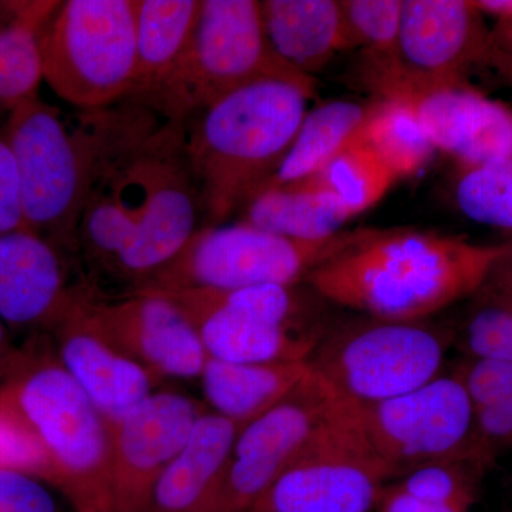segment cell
Listing matches in <instances>:
<instances>
[{
  "instance_id": "obj_1",
  "label": "cell",
  "mask_w": 512,
  "mask_h": 512,
  "mask_svg": "<svg viewBox=\"0 0 512 512\" xmlns=\"http://www.w3.org/2000/svg\"><path fill=\"white\" fill-rule=\"evenodd\" d=\"M204 225L185 154V127L164 120L111 165L90 195L74 259L96 291H141Z\"/></svg>"
},
{
  "instance_id": "obj_2",
  "label": "cell",
  "mask_w": 512,
  "mask_h": 512,
  "mask_svg": "<svg viewBox=\"0 0 512 512\" xmlns=\"http://www.w3.org/2000/svg\"><path fill=\"white\" fill-rule=\"evenodd\" d=\"M163 121L133 100L70 114L39 94L20 103L2 134L18 168L26 229L74 258L77 227L94 187Z\"/></svg>"
},
{
  "instance_id": "obj_3",
  "label": "cell",
  "mask_w": 512,
  "mask_h": 512,
  "mask_svg": "<svg viewBox=\"0 0 512 512\" xmlns=\"http://www.w3.org/2000/svg\"><path fill=\"white\" fill-rule=\"evenodd\" d=\"M508 242L483 245L413 228H376L312 272L330 305L387 320H426L483 288Z\"/></svg>"
},
{
  "instance_id": "obj_4",
  "label": "cell",
  "mask_w": 512,
  "mask_h": 512,
  "mask_svg": "<svg viewBox=\"0 0 512 512\" xmlns=\"http://www.w3.org/2000/svg\"><path fill=\"white\" fill-rule=\"evenodd\" d=\"M315 90L316 80H262L222 97L184 124L185 154L204 225L238 217L268 183L311 109Z\"/></svg>"
},
{
  "instance_id": "obj_5",
  "label": "cell",
  "mask_w": 512,
  "mask_h": 512,
  "mask_svg": "<svg viewBox=\"0 0 512 512\" xmlns=\"http://www.w3.org/2000/svg\"><path fill=\"white\" fill-rule=\"evenodd\" d=\"M47 339L18 350L0 397L39 441L52 480L76 512H113L109 420L67 373Z\"/></svg>"
},
{
  "instance_id": "obj_6",
  "label": "cell",
  "mask_w": 512,
  "mask_h": 512,
  "mask_svg": "<svg viewBox=\"0 0 512 512\" xmlns=\"http://www.w3.org/2000/svg\"><path fill=\"white\" fill-rule=\"evenodd\" d=\"M271 79L315 80L276 55L259 0H201L200 16L183 55L137 103L163 120L185 124L222 97Z\"/></svg>"
},
{
  "instance_id": "obj_7",
  "label": "cell",
  "mask_w": 512,
  "mask_h": 512,
  "mask_svg": "<svg viewBox=\"0 0 512 512\" xmlns=\"http://www.w3.org/2000/svg\"><path fill=\"white\" fill-rule=\"evenodd\" d=\"M160 295L187 316L208 356L228 362H308L333 323L328 302L306 284Z\"/></svg>"
},
{
  "instance_id": "obj_8",
  "label": "cell",
  "mask_w": 512,
  "mask_h": 512,
  "mask_svg": "<svg viewBox=\"0 0 512 512\" xmlns=\"http://www.w3.org/2000/svg\"><path fill=\"white\" fill-rule=\"evenodd\" d=\"M456 329L426 320L372 316L332 323L309 357L313 375L349 404H372L413 392L443 375Z\"/></svg>"
},
{
  "instance_id": "obj_9",
  "label": "cell",
  "mask_w": 512,
  "mask_h": 512,
  "mask_svg": "<svg viewBox=\"0 0 512 512\" xmlns=\"http://www.w3.org/2000/svg\"><path fill=\"white\" fill-rule=\"evenodd\" d=\"M376 228L345 229L302 241L248 222L204 225L141 291H232L259 285H301L319 266L369 237Z\"/></svg>"
},
{
  "instance_id": "obj_10",
  "label": "cell",
  "mask_w": 512,
  "mask_h": 512,
  "mask_svg": "<svg viewBox=\"0 0 512 512\" xmlns=\"http://www.w3.org/2000/svg\"><path fill=\"white\" fill-rule=\"evenodd\" d=\"M137 0H64L42 37L43 80L74 109L127 100L136 72Z\"/></svg>"
},
{
  "instance_id": "obj_11",
  "label": "cell",
  "mask_w": 512,
  "mask_h": 512,
  "mask_svg": "<svg viewBox=\"0 0 512 512\" xmlns=\"http://www.w3.org/2000/svg\"><path fill=\"white\" fill-rule=\"evenodd\" d=\"M349 406L393 480L447 461H470L488 470L495 463L478 436L467 389L454 373L394 399Z\"/></svg>"
},
{
  "instance_id": "obj_12",
  "label": "cell",
  "mask_w": 512,
  "mask_h": 512,
  "mask_svg": "<svg viewBox=\"0 0 512 512\" xmlns=\"http://www.w3.org/2000/svg\"><path fill=\"white\" fill-rule=\"evenodd\" d=\"M392 480L349 404L336 399L305 446L248 512H372Z\"/></svg>"
},
{
  "instance_id": "obj_13",
  "label": "cell",
  "mask_w": 512,
  "mask_h": 512,
  "mask_svg": "<svg viewBox=\"0 0 512 512\" xmlns=\"http://www.w3.org/2000/svg\"><path fill=\"white\" fill-rule=\"evenodd\" d=\"M484 15L470 0H403L392 56L365 63V83L377 99L402 90L467 82L487 59Z\"/></svg>"
},
{
  "instance_id": "obj_14",
  "label": "cell",
  "mask_w": 512,
  "mask_h": 512,
  "mask_svg": "<svg viewBox=\"0 0 512 512\" xmlns=\"http://www.w3.org/2000/svg\"><path fill=\"white\" fill-rule=\"evenodd\" d=\"M336 397L309 375L274 409L239 431L210 512H248L325 420Z\"/></svg>"
},
{
  "instance_id": "obj_15",
  "label": "cell",
  "mask_w": 512,
  "mask_h": 512,
  "mask_svg": "<svg viewBox=\"0 0 512 512\" xmlns=\"http://www.w3.org/2000/svg\"><path fill=\"white\" fill-rule=\"evenodd\" d=\"M79 306L100 338L158 379L201 376L208 355L200 336L160 293L106 295L89 286Z\"/></svg>"
},
{
  "instance_id": "obj_16",
  "label": "cell",
  "mask_w": 512,
  "mask_h": 512,
  "mask_svg": "<svg viewBox=\"0 0 512 512\" xmlns=\"http://www.w3.org/2000/svg\"><path fill=\"white\" fill-rule=\"evenodd\" d=\"M202 414L197 400L160 392L109 420L113 512L150 511L158 478L183 450Z\"/></svg>"
},
{
  "instance_id": "obj_17",
  "label": "cell",
  "mask_w": 512,
  "mask_h": 512,
  "mask_svg": "<svg viewBox=\"0 0 512 512\" xmlns=\"http://www.w3.org/2000/svg\"><path fill=\"white\" fill-rule=\"evenodd\" d=\"M76 259L29 229L0 234V319L9 329L50 332L86 293Z\"/></svg>"
},
{
  "instance_id": "obj_18",
  "label": "cell",
  "mask_w": 512,
  "mask_h": 512,
  "mask_svg": "<svg viewBox=\"0 0 512 512\" xmlns=\"http://www.w3.org/2000/svg\"><path fill=\"white\" fill-rule=\"evenodd\" d=\"M380 99L402 100L416 113L437 153L457 168L512 156V109L468 82L402 90Z\"/></svg>"
},
{
  "instance_id": "obj_19",
  "label": "cell",
  "mask_w": 512,
  "mask_h": 512,
  "mask_svg": "<svg viewBox=\"0 0 512 512\" xmlns=\"http://www.w3.org/2000/svg\"><path fill=\"white\" fill-rule=\"evenodd\" d=\"M82 298L50 330L53 350L103 416L117 420L153 394L161 379L97 335L80 311Z\"/></svg>"
},
{
  "instance_id": "obj_20",
  "label": "cell",
  "mask_w": 512,
  "mask_h": 512,
  "mask_svg": "<svg viewBox=\"0 0 512 512\" xmlns=\"http://www.w3.org/2000/svg\"><path fill=\"white\" fill-rule=\"evenodd\" d=\"M241 429L220 414H202L183 450L158 478L148 512H210Z\"/></svg>"
},
{
  "instance_id": "obj_21",
  "label": "cell",
  "mask_w": 512,
  "mask_h": 512,
  "mask_svg": "<svg viewBox=\"0 0 512 512\" xmlns=\"http://www.w3.org/2000/svg\"><path fill=\"white\" fill-rule=\"evenodd\" d=\"M262 19L276 55L313 77L350 47L342 0H262Z\"/></svg>"
},
{
  "instance_id": "obj_22",
  "label": "cell",
  "mask_w": 512,
  "mask_h": 512,
  "mask_svg": "<svg viewBox=\"0 0 512 512\" xmlns=\"http://www.w3.org/2000/svg\"><path fill=\"white\" fill-rule=\"evenodd\" d=\"M308 375V362L237 363L208 356L200 377L215 413L245 427L274 409Z\"/></svg>"
},
{
  "instance_id": "obj_23",
  "label": "cell",
  "mask_w": 512,
  "mask_h": 512,
  "mask_svg": "<svg viewBox=\"0 0 512 512\" xmlns=\"http://www.w3.org/2000/svg\"><path fill=\"white\" fill-rule=\"evenodd\" d=\"M238 218L282 237L318 241L345 231L355 217L335 195L296 181L259 192Z\"/></svg>"
},
{
  "instance_id": "obj_24",
  "label": "cell",
  "mask_w": 512,
  "mask_h": 512,
  "mask_svg": "<svg viewBox=\"0 0 512 512\" xmlns=\"http://www.w3.org/2000/svg\"><path fill=\"white\" fill-rule=\"evenodd\" d=\"M372 109L373 101L352 100H330L309 109L288 154L259 192L318 174L355 140Z\"/></svg>"
},
{
  "instance_id": "obj_25",
  "label": "cell",
  "mask_w": 512,
  "mask_h": 512,
  "mask_svg": "<svg viewBox=\"0 0 512 512\" xmlns=\"http://www.w3.org/2000/svg\"><path fill=\"white\" fill-rule=\"evenodd\" d=\"M201 0H137L136 72L127 100L137 101L170 73L190 42Z\"/></svg>"
},
{
  "instance_id": "obj_26",
  "label": "cell",
  "mask_w": 512,
  "mask_h": 512,
  "mask_svg": "<svg viewBox=\"0 0 512 512\" xmlns=\"http://www.w3.org/2000/svg\"><path fill=\"white\" fill-rule=\"evenodd\" d=\"M59 2H25L0 32V119L36 96L43 80L40 37Z\"/></svg>"
},
{
  "instance_id": "obj_27",
  "label": "cell",
  "mask_w": 512,
  "mask_h": 512,
  "mask_svg": "<svg viewBox=\"0 0 512 512\" xmlns=\"http://www.w3.org/2000/svg\"><path fill=\"white\" fill-rule=\"evenodd\" d=\"M359 136L392 168L399 180L420 173L436 156V148L402 100L376 99Z\"/></svg>"
},
{
  "instance_id": "obj_28",
  "label": "cell",
  "mask_w": 512,
  "mask_h": 512,
  "mask_svg": "<svg viewBox=\"0 0 512 512\" xmlns=\"http://www.w3.org/2000/svg\"><path fill=\"white\" fill-rule=\"evenodd\" d=\"M473 404L478 436L494 460L512 450V365L466 357L454 369Z\"/></svg>"
},
{
  "instance_id": "obj_29",
  "label": "cell",
  "mask_w": 512,
  "mask_h": 512,
  "mask_svg": "<svg viewBox=\"0 0 512 512\" xmlns=\"http://www.w3.org/2000/svg\"><path fill=\"white\" fill-rule=\"evenodd\" d=\"M302 181L338 197L356 218L379 204L399 178L357 134L318 174Z\"/></svg>"
},
{
  "instance_id": "obj_30",
  "label": "cell",
  "mask_w": 512,
  "mask_h": 512,
  "mask_svg": "<svg viewBox=\"0 0 512 512\" xmlns=\"http://www.w3.org/2000/svg\"><path fill=\"white\" fill-rule=\"evenodd\" d=\"M453 197L468 220L512 232V156L457 168Z\"/></svg>"
},
{
  "instance_id": "obj_31",
  "label": "cell",
  "mask_w": 512,
  "mask_h": 512,
  "mask_svg": "<svg viewBox=\"0 0 512 512\" xmlns=\"http://www.w3.org/2000/svg\"><path fill=\"white\" fill-rule=\"evenodd\" d=\"M471 359L512 365V296L483 286L471 296L466 315L456 329V345Z\"/></svg>"
},
{
  "instance_id": "obj_32",
  "label": "cell",
  "mask_w": 512,
  "mask_h": 512,
  "mask_svg": "<svg viewBox=\"0 0 512 512\" xmlns=\"http://www.w3.org/2000/svg\"><path fill=\"white\" fill-rule=\"evenodd\" d=\"M350 47L365 52V63L392 56L402 22L403 0H342Z\"/></svg>"
},
{
  "instance_id": "obj_33",
  "label": "cell",
  "mask_w": 512,
  "mask_h": 512,
  "mask_svg": "<svg viewBox=\"0 0 512 512\" xmlns=\"http://www.w3.org/2000/svg\"><path fill=\"white\" fill-rule=\"evenodd\" d=\"M0 468L20 471L50 485L52 473L45 451L32 431L0 397Z\"/></svg>"
},
{
  "instance_id": "obj_34",
  "label": "cell",
  "mask_w": 512,
  "mask_h": 512,
  "mask_svg": "<svg viewBox=\"0 0 512 512\" xmlns=\"http://www.w3.org/2000/svg\"><path fill=\"white\" fill-rule=\"evenodd\" d=\"M0 512H60L45 481L0 468Z\"/></svg>"
},
{
  "instance_id": "obj_35",
  "label": "cell",
  "mask_w": 512,
  "mask_h": 512,
  "mask_svg": "<svg viewBox=\"0 0 512 512\" xmlns=\"http://www.w3.org/2000/svg\"><path fill=\"white\" fill-rule=\"evenodd\" d=\"M26 229L23 222L18 168L0 127V234Z\"/></svg>"
},
{
  "instance_id": "obj_36",
  "label": "cell",
  "mask_w": 512,
  "mask_h": 512,
  "mask_svg": "<svg viewBox=\"0 0 512 512\" xmlns=\"http://www.w3.org/2000/svg\"><path fill=\"white\" fill-rule=\"evenodd\" d=\"M474 505L457 503L446 498L412 493L396 481L384 485L376 512H473Z\"/></svg>"
},
{
  "instance_id": "obj_37",
  "label": "cell",
  "mask_w": 512,
  "mask_h": 512,
  "mask_svg": "<svg viewBox=\"0 0 512 512\" xmlns=\"http://www.w3.org/2000/svg\"><path fill=\"white\" fill-rule=\"evenodd\" d=\"M485 64L512 83V20L497 22L488 32Z\"/></svg>"
},
{
  "instance_id": "obj_38",
  "label": "cell",
  "mask_w": 512,
  "mask_h": 512,
  "mask_svg": "<svg viewBox=\"0 0 512 512\" xmlns=\"http://www.w3.org/2000/svg\"><path fill=\"white\" fill-rule=\"evenodd\" d=\"M484 285L512 296V241L508 242L507 251L495 264Z\"/></svg>"
},
{
  "instance_id": "obj_39",
  "label": "cell",
  "mask_w": 512,
  "mask_h": 512,
  "mask_svg": "<svg viewBox=\"0 0 512 512\" xmlns=\"http://www.w3.org/2000/svg\"><path fill=\"white\" fill-rule=\"evenodd\" d=\"M474 6L484 16H491L497 22L512 20V0H476Z\"/></svg>"
},
{
  "instance_id": "obj_40",
  "label": "cell",
  "mask_w": 512,
  "mask_h": 512,
  "mask_svg": "<svg viewBox=\"0 0 512 512\" xmlns=\"http://www.w3.org/2000/svg\"><path fill=\"white\" fill-rule=\"evenodd\" d=\"M9 330L8 326L0 319V384L8 375L10 366L18 353V350L13 349V346L10 345Z\"/></svg>"
},
{
  "instance_id": "obj_41",
  "label": "cell",
  "mask_w": 512,
  "mask_h": 512,
  "mask_svg": "<svg viewBox=\"0 0 512 512\" xmlns=\"http://www.w3.org/2000/svg\"><path fill=\"white\" fill-rule=\"evenodd\" d=\"M23 5H25V2H6V0H0V32L8 28L10 23L18 18Z\"/></svg>"
}]
</instances>
